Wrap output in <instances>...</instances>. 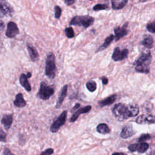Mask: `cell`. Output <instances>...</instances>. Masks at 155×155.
Listing matches in <instances>:
<instances>
[{
    "instance_id": "277c9868",
    "label": "cell",
    "mask_w": 155,
    "mask_h": 155,
    "mask_svg": "<svg viewBox=\"0 0 155 155\" xmlns=\"http://www.w3.org/2000/svg\"><path fill=\"white\" fill-rule=\"evenodd\" d=\"M95 19L89 15L75 16L72 19L70 25L81 26L84 28H88L93 24Z\"/></svg>"
},
{
    "instance_id": "f1b7e54d",
    "label": "cell",
    "mask_w": 155,
    "mask_h": 155,
    "mask_svg": "<svg viewBox=\"0 0 155 155\" xmlns=\"http://www.w3.org/2000/svg\"><path fill=\"white\" fill-rule=\"evenodd\" d=\"M62 13V9L61 8L58 6H55V17L56 19H60L61 17Z\"/></svg>"
},
{
    "instance_id": "d6a6232c",
    "label": "cell",
    "mask_w": 155,
    "mask_h": 155,
    "mask_svg": "<svg viewBox=\"0 0 155 155\" xmlns=\"http://www.w3.org/2000/svg\"><path fill=\"white\" fill-rule=\"evenodd\" d=\"M53 153H54V150L52 148H49L42 152L40 155H52L53 154Z\"/></svg>"
},
{
    "instance_id": "f35d334b",
    "label": "cell",
    "mask_w": 155,
    "mask_h": 155,
    "mask_svg": "<svg viewBox=\"0 0 155 155\" xmlns=\"http://www.w3.org/2000/svg\"><path fill=\"white\" fill-rule=\"evenodd\" d=\"M112 155H127L125 153H119V152H117V153H114L112 154Z\"/></svg>"
},
{
    "instance_id": "7402d4cb",
    "label": "cell",
    "mask_w": 155,
    "mask_h": 155,
    "mask_svg": "<svg viewBox=\"0 0 155 155\" xmlns=\"http://www.w3.org/2000/svg\"><path fill=\"white\" fill-rule=\"evenodd\" d=\"M96 130L99 133L101 134H108L110 132V129H109V126L105 123L99 124L96 127Z\"/></svg>"
},
{
    "instance_id": "e0dca14e",
    "label": "cell",
    "mask_w": 155,
    "mask_h": 155,
    "mask_svg": "<svg viewBox=\"0 0 155 155\" xmlns=\"http://www.w3.org/2000/svg\"><path fill=\"white\" fill-rule=\"evenodd\" d=\"M27 50L28 52L29 56L30 57V59L33 62H36L39 60V54L36 48L32 46L27 44Z\"/></svg>"
},
{
    "instance_id": "ba28073f",
    "label": "cell",
    "mask_w": 155,
    "mask_h": 155,
    "mask_svg": "<svg viewBox=\"0 0 155 155\" xmlns=\"http://www.w3.org/2000/svg\"><path fill=\"white\" fill-rule=\"evenodd\" d=\"M13 12V8L7 2L0 1V18L11 15Z\"/></svg>"
},
{
    "instance_id": "30bf717a",
    "label": "cell",
    "mask_w": 155,
    "mask_h": 155,
    "mask_svg": "<svg viewBox=\"0 0 155 155\" xmlns=\"http://www.w3.org/2000/svg\"><path fill=\"white\" fill-rule=\"evenodd\" d=\"M128 23H125L123 27H116L114 29V32L115 34V41H118L120 39L123 38L125 35H127L128 30H127V26Z\"/></svg>"
},
{
    "instance_id": "7c38bea8",
    "label": "cell",
    "mask_w": 155,
    "mask_h": 155,
    "mask_svg": "<svg viewBox=\"0 0 155 155\" xmlns=\"http://www.w3.org/2000/svg\"><path fill=\"white\" fill-rule=\"evenodd\" d=\"M91 105H87L84 107L79 109L77 111H76L74 114H73V115L72 116V117L70 119V122L71 123L75 122V121L78 119V118L80 115L88 113L91 110Z\"/></svg>"
},
{
    "instance_id": "f546056e",
    "label": "cell",
    "mask_w": 155,
    "mask_h": 155,
    "mask_svg": "<svg viewBox=\"0 0 155 155\" xmlns=\"http://www.w3.org/2000/svg\"><path fill=\"white\" fill-rule=\"evenodd\" d=\"M150 138V135L148 134H143L142 135H140V136L139 137L138 141L139 142H142L145 140H148Z\"/></svg>"
},
{
    "instance_id": "3957f363",
    "label": "cell",
    "mask_w": 155,
    "mask_h": 155,
    "mask_svg": "<svg viewBox=\"0 0 155 155\" xmlns=\"http://www.w3.org/2000/svg\"><path fill=\"white\" fill-rule=\"evenodd\" d=\"M56 66L55 64V56L53 53L50 52L47 56L46 60L45 74L50 79H53L56 76Z\"/></svg>"
},
{
    "instance_id": "5b68a950",
    "label": "cell",
    "mask_w": 155,
    "mask_h": 155,
    "mask_svg": "<svg viewBox=\"0 0 155 155\" xmlns=\"http://www.w3.org/2000/svg\"><path fill=\"white\" fill-rule=\"evenodd\" d=\"M55 93V88L53 86L47 85L46 82H41L40 84V88L37 94L40 99L46 101L49 99Z\"/></svg>"
},
{
    "instance_id": "9a60e30c",
    "label": "cell",
    "mask_w": 155,
    "mask_h": 155,
    "mask_svg": "<svg viewBox=\"0 0 155 155\" xmlns=\"http://www.w3.org/2000/svg\"><path fill=\"white\" fill-rule=\"evenodd\" d=\"M13 123V117L12 115H4L1 119V124L4 125L6 130H9L11 127Z\"/></svg>"
},
{
    "instance_id": "2e32d148",
    "label": "cell",
    "mask_w": 155,
    "mask_h": 155,
    "mask_svg": "<svg viewBox=\"0 0 155 155\" xmlns=\"http://www.w3.org/2000/svg\"><path fill=\"white\" fill-rule=\"evenodd\" d=\"M13 104L17 107L19 108H23L26 105V101L24 100L22 93H19L16 95L15 99L13 101Z\"/></svg>"
},
{
    "instance_id": "cb8c5ba5",
    "label": "cell",
    "mask_w": 155,
    "mask_h": 155,
    "mask_svg": "<svg viewBox=\"0 0 155 155\" xmlns=\"http://www.w3.org/2000/svg\"><path fill=\"white\" fill-rule=\"evenodd\" d=\"M96 83L93 81H89L86 83V87L90 92H94L96 89Z\"/></svg>"
},
{
    "instance_id": "603a6c76",
    "label": "cell",
    "mask_w": 155,
    "mask_h": 155,
    "mask_svg": "<svg viewBox=\"0 0 155 155\" xmlns=\"http://www.w3.org/2000/svg\"><path fill=\"white\" fill-rule=\"evenodd\" d=\"M140 43L147 48H152L153 46V38L151 36H146Z\"/></svg>"
},
{
    "instance_id": "836d02e7",
    "label": "cell",
    "mask_w": 155,
    "mask_h": 155,
    "mask_svg": "<svg viewBox=\"0 0 155 155\" xmlns=\"http://www.w3.org/2000/svg\"><path fill=\"white\" fill-rule=\"evenodd\" d=\"M4 155H15L12 153L11 150L8 148H5L4 150Z\"/></svg>"
},
{
    "instance_id": "d4e9b609",
    "label": "cell",
    "mask_w": 155,
    "mask_h": 155,
    "mask_svg": "<svg viewBox=\"0 0 155 155\" xmlns=\"http://www.w3.org/2000/svg\"><path fill=\"white\" fill-rule=\"evenodd\" d=\"M149 147V145L146 142H142L139 143V147L137 151L139 153H144L145 152H146Z\"/></svg>"
},
{
    "instance_id": "d590c367",
    "label": "cell",
    "mask_w": 155,
    "mask_h": 155,
    "mask_svg": "<svg viewBox=\"0 0 155 155\" xmlns=\"http://www.w3.org/2000/svg\"><path fill=\"white\" fill-rule=\"evenodd\" d=\"M64 3L67 6H71V5L75 3V1H74V0H66V1H64Z\"/></svg>"
},
{
    "instance_id": "9c48e42d",
    "label": "cell",
    "mask_w": 155,
    "mask_h": 155,
    "mask_svg": "<svg viewBox=\"0 0 155 155\" xmlns=\"http://www.w3.org/2000/svg\"><path fill=\"white\" fill-rule=\"evenodd\" d=\"M129 54V50L127 48L123 50H120L119 47H116L115 48L113 53L112 55V59L114 61H119L124 60L125 58L127 57Z\"/></svg>"
},
{
    "instance_id": "4316f807",
    "label": "cell",
    "mask_w": 155,
    "mask_h": 155,
    "mask_svg": "<svg viewBox=\"0 0 155 155\" xmlns=\"http://www.w3.org/2000/svg\"><path fill=\"white\" fill-rule=\"evenodd\" d=\"M66 35L68 38H73L75 36V32L72 27H67L65 28Z\"/></svg>"
},
{
    "instance_id": "1f68e13d",
    "label": "cell",
    "mask_w": 155,
    "mask_h": 155,
    "mask_svg": "<svg viewBox=\"0 0 155 155\" xmlns=\"http://www.w3.org/2000/svg\"><path fill=\"white\" fill-rule=\"evenodd\" d=\"M6 133L2 130H0V142H6Z\"/></svg>"
},
{
    "instance_id": "e575fe53",
    "label": "cell",
    "mask_w": 155,
    "mask_h": 155,
    "mask_svg": "<svg viewBox=\"0 0 155 155\" xmlns=\"http://www.w3.org/2000/svg\"><path fill=\"white\" fill-rule=\"evenodd\" d=\"M79 107H80V104L79 103H77L75 104V105L74 107H73L71 110V112L72 113H75L76 111H77V109H79Z\"/></svg>"
},
{
    "instance_id": "44dd1931",
    "label": "cell",
    "mask_w": 155,
    "mask_h": 155,
    "mask_svg": "<svg viewBox=\"0 0 155 155\" xmlns=\"http://www.w3.org/2000/svg\"><path fill=\"white\" fill-rule=\"evenodd\" d=\"M111 4H112V8L115 10H119L124 8L126 4H127V0H121V1H111Z\"/></svg>"
},
{
    "instance_id": "7a4b0ae2",
    "label": "cell",
    "mask_w": 155,
    "mask_h": 155,
    "mask_svg": "<svg viewBox=\"0 0 155 155\" xmlns=\"http://www.w3.org/2000/svg\"><path fill=\"white\" fill-rule=\"evenodd\" d=\"M152 60L151 52L148 50L143 52L134 63L136 71L142 74H148L150 72V65Z\"/></svg>"
},
{
    "instance_id": "484cf974",
    "label": "cell",
    "mask_w": 155,
    "mask_h": 155,
    "mask_svg": "<svg viewBox=\"0 0 155 155\" xmlns=\"http://www.w3.org/2000/svg\"><path fill=\"white\" fill-rule=\"evenodd\" d=\"M109 8V6L105 4H97L93 7L94 11H103V10H105Z\"/></svg>"
},
{
    "instance_id": "6da1fadb",
    "label": "cell",
    "mask_w": 155,
    "mask_h": 155,
    "mask_svg": "<svg viewBox=\"0 0 155 155\" xmlns=\"http://www.w3.org/2000/svg\"><path fill=\"white\" fill-rule=\"evenodd\" d=\"M115 117L119 121H123L131 117L136 116L139 112L137 105H126L122 103L116 104L112 109Z\"/></svg>"
},
{
    "instance_id": "83f0119b",
    "label": "cell",
    "mask_w": 155,
    "mask_h": 155,
    "mask_svg": "<svg viewBox=\"0 0 155 155\" xmlns=\"http://www.w3.org/2000/svg\"><path fill=\"white\" fill-rule=\"evenodd\" d=\"M146 27L148 32L152 33H155V19L152 22L148 23Z\"/></svg>"
},
{
    "instance_id": "4fadbf2b",
    "label": "cell",
    "mask_w": 155,
    "mask_h": 155,
    "mask_svg": "<svg viewBox=\"0 0 155 155\" xmlns=\"http://www.w3.org/2000/svg\"><path fill=\"white\" fill-rule=\"evenodd\" d=\"M135 134L131 125H126L123 129L121 133V137L123 139H127Z\"/></svg>"
},
{
    "instance_id": "74e56055",
    "label": "cell",
    "mask_w": 155,
    "mask_h": 155,
    "mask_svg": "<svg viewBox=\"0 0 155 155\" xmlns=\"http://www.w3.org/2000/svg\"><path fill=\"white\" fill-rule=\"evenodd\" d=\"M4 28V24L3 21L0 20V30H3V29Z\"/></svg>"
},
{
    "instance_id": "d6986e66",
    "label": "cell",
    "mask_w": 155,
    "mask_h": 155,
    "mask_svg": "<svg viewBox=\"0 0 155 155\" xmlns=\"http://www.w3.org/2000/svg\"><path fill=\"white\" fill-rule=\"evenodd\" d=\"M116 95H112L107 97V98H105L103 100L99 101L98 104L101 107H105L106 105H109L113 104L115 102V101L116 100Z\"/></svg>"
},
{
    "instance_id": "8fae6325",
    "label": "cell",
    "mask_w": 155,
    "mask_h": 155,
    "mask_svg": "<svg viewBox=\"0 0 155 155\" xmlns=\"http://www.w3.org/2000/svg\"><path fill=\"white\" fill-rule=\"evenodd\" d=\"M136 123L139 124H155V116L151 115H142L136 118Z\"/></svg>"
},
{
    "instance_id": "52a82bcc",
    "label": "cell",
    "mask_w": 155,
    "mask_h": 155,
    "mask_svg": "<svg viewBox=\"0 0 155 155\" xmlns=\"http://www.w3.org/2000/svg\"><path fill=\"white\" fill-rule=\"evenodd\" d=\"M19 33V30L15 23L10 21L7 23L6 35L9 38H14Z\"/></svg>"
},
{
    "instance_id": "4dcf8cb0",
    "label": "cell",
    "mask_w": 155,
    "mask_h": 155,
    "mask_svg": "<svg viewBox=\"0 0 155 155\" xmlns=\"http://www.w3.org/2000/svg\"><path fill=\"white\" fill-rule=\"evenodd\" d=\"M139 145V144H131L128 147V148H129V150H130V151H131V152H136V151H137L138 149Z\"/></svg>"
},
{
    "instance_id": "8d00e7d4",
    "label": "cell",
    "mask_w": 155,
    "mask_h": 155,
    "mask_svg": "<svg viewBox=\"0 0 155 155\" xmlns=\"http://www.w3.org/2000/svg\"><path fill=\"white\" fill-rule=\"evenodd\" d=\"M101 80H102V82H103V83L104 85H106V84H108V79L106 77H102L101 78Z\"/></svg>"
},
{
    "instance_id": "ab89813d",
    "label": "cell",
    "mask_w": 155,
    "mask_h": 155,
    "mask_svg": "<svg viewBox=\"0 0 155 155\" xmlns=\"http://www.w3.org/2000/svg\"><path fill=\"white\" fill-rule=\"evenodd\" d=\"M26 76L27 77V78H31V76H32V74L30 72H28L27 74V75H26Z\"/></svg>"
},
{
    "instance_id": "ac0fdd59",
    "label": "cell",
    "mask_w": 155,
    "mask_h": 155,
    "mask_svg": "<svg viewBox=\"0 0 155 155\" xmlns=\"http://www.w3.org/2000/svg\"><path fill=\"white\" fill-rule=\"evenodd\" d=\"M19 82H20V84L24 87L25 90L27 91H30L32 90V87L30 84H29L28 81V78L25 74H21L19 78Z\"/></svg>"
},
{
    "instance_id": "8992f818",
    "label": "cell",
    "mask_w": 155,
    "mask_h": 155,
    "mask_svg": "<svg viewBox=\"0 0 155 155\" xmlns=\"http://www.w3.org/2000/svg\"><path fill=\"white\" fill-rule=\"evenodd\" d=\"M67 115V111H63L62 113L59 116V117L53 122L50 127V130L52 133H55L58 132L62 126L65 124L66 122Z\"/></svg>"
},
{
    "instance_id": "ffe728a7",
    "label": "cell",
    "mask_w": 155,
    "mask_h": 155,
    "mask_svg": "<svg viewBox=\"0 0 155 155\" xmlns=\"http://www.w3.org/2000/svg\"><path fill=\"white\" fill-rule=\"evenodd\" d=\"M114 39H115V36L113 35H110L108 37H107L104 41V42L103 44V45H101L98 48V49L96 50V52H99L102 50H104V49H105V48H107L110 46L111 42L113 41Z\"/></svg>"
},
{
    "instance_id": "5bb4252c",
    "label": "cell",
    "mask_w": 155,
    "mask_h": 155,
    "mask_svg": "<svg viewBox=\"0 0 155 155\" xmlns=\"http://www.w3.org/2000/svg\"><path fill=\"white\" fill-rule=\"evenodd\" d=\"M67 91H68V85L66 84L62 87V88L61 90L60 95L59 96V98H58V102L56 105V108L58 109L60 107L63 103V101H64L65 98L67 95Z\"/></svg>"
}]
</instances>
